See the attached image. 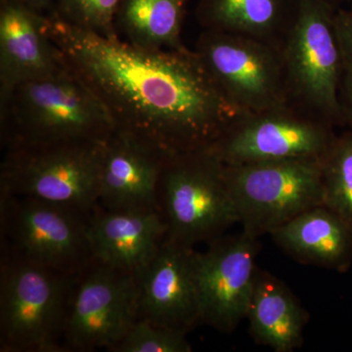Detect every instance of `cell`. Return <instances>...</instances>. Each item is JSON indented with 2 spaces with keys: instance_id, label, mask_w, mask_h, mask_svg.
Listing matches in <instances>:
<instances>
[{
  "instance_id": "obj_7",
  "label": "cell",
  "mask_w": 352,
  "mask_h": 352,
  "mask_svg": "<svg viewBox=\"0 0 352 352\" xmlns=\"http://www.w3.org/2000/svg\"><path fill=\"white\" fill-rule=\"evenodd\" d=\"M282 58L289 97L308 112L342 122L340 90L344 63L329 0H296Z\"/></svg>"
},
{
  "instance_id": "obj_22",
  "label": "cell",
  "mask_w": 352,
  "mask_h": 352,
  "mask_svg": "<svg viewBox=\"0 0 352 352\" xmlns=\"http://www.w3.org/2000/svg\"><path fill=\"white\" fill-rule=\"evenodd\" d=\"M120 0H54L51 14L80 29L107 38L119 36L115 16Z\"/></svg>"
},
{
  "instance_id": "obj_14",
  "label": "cell",
  "mask_w": 352,
  "mask_h": 352,
  "mask_svg": "<svg viewBox=\"0 0 352 352\" xmlns=\"http://www.w3.org/2000/svg\"><path fill=\"white\" fill-rule=\"evenodd\" d=\"M168 157L113 131L104 144L99 204L111 210H159L157 187Z\"/></svg>"
},
{
  "instance_id": "obj_4",
  "label": "cell",
  "mask_w": 352,
  "mask_h": 352,
  "mask_svg": "<svg viewBox=\"0 0 352 352\" xmlns=\"http://www.w3.org/2000/svg\"><path fill=\"white\" fill-rule=\"evenodd\" d=\"M224 168L208 148L166 160L157 187L166 240L194 248L208 244L239 223Z\"/></svg>"
},
{
  "instance_id": "obj_17",
  "label": "cell",
  "mask_w": 352,
  "mask_h": 352,
  "mask_svg": "<svg viewBox=\"0 0 352 352\" xmlns=\"http://www.w3.org/2000/svg\"><path fill=\"white\" fill-rule=\"evenodd\" d=\"M300 263L346 272L352 264V223L325 206L310 208L270 234Z\"/></svg>"
},
{
  "instance_id": "obj_24",
  "label": "cell",
  "mask_w": 352,
  "mask_h": 352,
  "mask_svg": "<svg viewBox=\"0 0 352 352\" xmlns=\"http://www.w3.org/2000/svg\"><path fill=\"white\" fill-rule=\"evenodd\" d=\"M335 25L344 67L352 69V9L336 10Z\"/></svg>"
},
{
  "instance_id": "obj_15",
  "label": "cell",
  "mask_w": 352,
  "mask_h": 352,
  "mask_svg": "<svg viewBox=\"0 0 352 352\" xmlns=\"http://www.w3.org/2000/svg\"><path fill=\"white\" fill-rule=\"evenodd\" d=\"M166 235L157 210H111L100 204L87 227L92 258L135 275L154 258Z\"/></svg>"
},
{
  "instance_id": "obj_21",
  "label": "cell",
  "mask_w": 352,
  "mask_h": 352,
  "mask_svg": "<svg viewBox=\"0 0 352 352\" xmlns=\"http://www.w3.org/2000/svg\"><path fill=\"white\" fill-rule=\"evenodd\" d=\"M323 206L352 223V129L336 135L322 157Z\"/></svg>"
},
{
  "instance_id": "obj_10",
  "label": "cell",
  "mask_w": 352,
  "mask_h": 352,
  "mask_svg": "<svg viewBox=\"0 0 352 352\" xmlns=\"http://www.w3.org/2000/svg\"><path fill=\"white\" fill-rule=\"evenodd\" d=\"M138 312L136 275L92 259L72 287L64 330L67 352L112 351L138 320Z\"/></svg>"
},
{
  "instance_id": "obj_6",
  "label": "cell",
  "mask_w": 352,
  "mask_h": 352,
  "mask_svg": "<svg viewBox=\"0 0 352 352\" xmlns=\"http://www.w3.org/2000/svg\"><path fill=\"white\" fill-rule=\"evenodd\" d=\"M224 173L242 231L256 239L323 206L322 157L226 164Z\"/></svg>"
},
{
  "instance_id": "obj_18",
  "label": "cell",
  "mask_w": 352,
  "mask_h": 352,
  "mask_svg": "<svg viewBox=\"0 0 352 352\" xmlns=\"http://www.w3.org/2000/svg\"><path fill=\"white\" fill-rule=\"evenodd\" d=\"M245 319L256 344L292 352L302 346L309 314L281 280L258 267Z\"/></svg>"
},
{
  "instance_id": "obj_27",
  "label": "cell",
  "mask_w": 352,
  "mask_h": 352,
  "mask_svg": "<svg viewBox=\"0 0 352 352\" xmlns=\"http://www.w3.org/2000/svg\"><path fill=\"white\" fill-rule=\"evenodd\" d=\"M329 1H331V0H329ZM331 2H332V1H331Z\"/></svg>"
},
{
  "instance_id": "obj_16",
  "label": "cell",
  "mask_w": 352,
  "mask_h": 352,
  "mask_svg": "<svg viewBox=\"0 0 352 352\" xmlns=\"http://www.w3.org/2000/svg\"><path fill=\"white\" fill-rule=\"evenodd\" d=\"M45 21L46 15L30 7L0 2V97L63 66Z\"/></svg>"
},
{
  "instance_id": "obj_28",
  "label": "cell",
  "mask_w": 352,
  "mask_h": 352,
  "mask_svg": "<svg viewBox=\"0 0 352 352\" xmlns=\"http://www.w3.org/2000/svg\"><path fill=\"white\" fill-rule=\"evenodd\" d=\"M351 9H352V7H351Z\"/></svg>"
},
{
  "instance_id": "obj_3",
  "label": "cell",
  "mask_w": 352,
  "mask_h": 352,
  "mask_svg": "<svg viewBox=\"0 0 352 352\" xmlns=\"http://www.w3.org/2000/svg\"><path fill=\"white\" fill-rule=\"evenodd\" d=\"M76 276L1 245L0 351L67 352L65 322Z\"/></svg>"
},
{
  "instance_id": "obj_9",
  "label": "cell",
  "mask_w": 352,
  "mask_h": 352,
  "mask_svg": "<svg viewBox=\"0 0 352 352\" xmlns=\"http://www.w3.org/2000/svg\"><path fill=\"white\" fill-rule=\"evenodd\" d=\"M195 52L245 115L291 103L281 50L270 41L206 30L197 41Z\"/></svg>"
},
{
  "instance_id": "obj_5",
  "label": "cell",
  "mask_w": 352,
  "mask_h": 352,
  "mask_svg": "<svg viewBox=\"0 0 352 352\" xmlns=\"http://www.w3.org/2000/svg\"><path fill=\"white\" fill-rule=\"evenodd\" d=\"M105 142L64 141L6 148L0 166V193L94 212L99 205Z\"/></svg>"
},
{
  "instance_id": "obj_23",
  "label": "cell",
  "mask_w": 352,
  "mask_h": 352,
  "mask_svg": "<svg viewBox=\"0 0 352 352\" xmlns=\"http://www.w3.org/2000/svg\"><path fill=\"white\" fill-rule=\"evenodd\" d=\"M186 333L138 319L111 352H191Z\"/></svg>"
},
{
  "instance_id": "obj_20",
  "label": "cell",
  "mask_w": 352,
  "mask_h": 352,
  "mask_svg": "<svg viewBox=\"0 0 352 352\" xmlns=\"http://www.w3.org/2000/svg\"><path fill=\"white\" fill-rule=\"evenodd\" d=\"M285 0H200L197 18L208 31L270 41L283 19Z\"/></svg>"
},
{
  "instance_id": "obj_25",
  "label": "cell",
  "mask_w": 352,
  "mask_h": 352,
  "mask_svg": "<svg viewBox=\"0 0 352 352\" xmlns=\"http://www.w3.org/2000/svg\"><path fill=\"white\" fill-rule=\"evenodd\" d=\"M342 122L352 129V69L344 67L340 90Z\"/></svg>"
},
{
  "instance_id": "obj_8",
  "label": "cell",
  "mask_w": 352,
  "mask_h": 352,
  "mask_svg": "<svg viewBox=\"0 0 352 352\" xmlns=\"http://www.w3.org/2000/svg\"><path fill=\"white\" fill-rule=\"evenodd\" d=\"M92 212L0 193L1 245L44 267L76 275L94 259L87 238Z\"/></svg>"
},
{
  "instance_id": "obj_1",
  "label": "cell",
  "mask_w": 352,
  "mask_h": 352,
  "mask_svg": "<svg viewBox=\"0 0 352 352\" xmlns=\"http://www.w3.org/2000/svg\"><path fill=\"white\" fill-rule=\"evenodd\" d=\"M65 65L101 102L115 131L166 157L205 149L245 113L195 50H146L46 16Z\"/></svg>"
},
{
  "instance_id": "obj_11",
  "label": "cell",
  "mask_w": 352,
  "mask_h": 352,
  "mask_svg": "<svg viewBox=\"0 0 352 352\" xmlns=\"http://www.w3.org/2000/svg\"><path fill=\"white\" fill-rule=\"evenodd\" d=\"M289 104L243 116L208 149L227 166L323 157L336 138L332 124Z\"/></svg>"
},
{
  "instance_id": "obj_19",
  "label": "cell",
  "mask_w": 352,
  "mask_h": 352,
  "mask_svg": "<svg viewBox=\"0 0 352 352\" xmlns=\"http://www.w3.org/2000/svg\"><path fill=\"white\" fill-rule=\"evenodd\" d=\"M187 0H120L115 27L124 41L146 50H179Z\"/></svg>"
},
{
  "instance_id": "obj_26",
  "label": "cell",
  "mask_w": 352,
  "mask_h": 352,
  "mask_svg": "<svg viewBox=\"0 0 352 352\" xmlns=\"http://www.w3.org/2000/svg\"><path fill=\"white\" fill-rule=\"evenodd\" d=\"M2 1L17 2L41 13L50 9L54 3V0H0V2Z\"/></svg>"
},
{
  "instance_id": "obj_13",
  "label": "cell",
  "mask_w": 352,
  "mask_h": 352,
  "mask_svg": "<svg viewBox=\"0 0 352 352\" xmlns=\"http://www.w3.org/2000/svg\"><path fill=\"white\" fill-rule=\"evenodd\" d=\"M194 248L164 239L136 275L138 319L183 333L201 323Z\"/></svg>"
},
{
  "instance_id": "obj_12",
  "label": "cell",
  "mask_w": 352,
  "mask_h": 352,
  "mask_svg": "<svg viewBox=\"0 0 352 352\" xmlns=\"http://www.w3.org/2000/svg\"><path fill=\"white\" fill-rule=\"evenodd\" d=\"M195 254L201 323L231 333L247 317L261 243L244 231L220 236Z\"/></svg>"
},
{
  "instance_id": "obj_2",
  "label": "cell",
  "mask_w": 352,
  "mask_h": 352,
  "mask_svg": "<svg viewBox=\"0 0 352 352\" xmlns=\"http://www.w3.org/2000/svg\"><path fill=\"white\" fill-rule=\"evenodd\" d=\"M4 149L64 141H105L115 127L87 85L63 64L50 75L16 85L0 97Z\"/></svg>"
}]
</instances>
